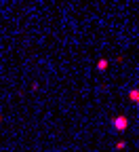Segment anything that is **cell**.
Masks as SVG:
<instances>
[{
    "mask_svg": "<svg viewBox=\"0 0 139 152\" xmlns=\"http://www.w3.org/2000/svg\"><path fill=\"white\" fill-rule=\"evenodd\" d=\"M97 68H99V70H106V68H108V59H99Z\"/></svg>",
    "mask_w": 139,
    "mask_h": 152,
    "instance_id": "7a4b0ae2",
    "label": "cell"
},
{
    "mask_svg": "<svg viewBox=\"0 0 139 152\" xmlns=\"http://www.w3.org/2000/svg\"><path fill=\"white\" fill-rule=\"evenodd\" d=\"M135 104H137V106H139V95H137V99H135Z\"/></svg>",
    "mask_w": 139,
    "mask_h": 152,
    "instance_id": "277c9868",
    "label": "cell"
},
{
    "mask_svg": "<svg viewBox=\"0 0 139 152\" xmlns=\"http://www.w3.org/2000/svg\"><path fill=\"white\" fill-rule=\"evenodd\" d=\"M124 148H127V142H118L116 144V150H124Z\"/></svg>",
    "mask_w": 139,
    "mask_h": 152,
    "instance_id": "3957f363",
    "label": "cell"
},
{
    "mask_svg": "<svg viewBox=\"0 0 139 152\" xmlns=\"http://www.w3.org/2000/svg\"><path fill=\"white\" fill-rule=\"evenodd\" d=\"M127 127H129V118L127 116H116L114 118V129L116 131H127Z\"/></svg>",
    "mask_w": 139,
    "mask_h": 152,
    "instance_id": "6da1fadb",
    "label": "cell"
}]
</instances>
